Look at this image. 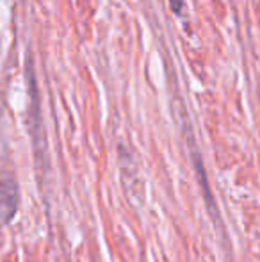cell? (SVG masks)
I'll list each match as a JSON object with an SVG mask.
<instances>
[{
    "instance_id": "1",
    "label": "cell",
    "mask_w": 260,
    "mask_h": 262,
    "mask_svg": "<svg viewBox=\"0 0 260 262\" xmlns=\"http://www.w3.org/2000/svg\"><path fill=\"white\" fill-rule=\"evenodd\" d=\"M18 182L11 171H0V223H9L20 204Z\"/></svg>"
},
{
    "instance_id": "2",
    "label": "cell",
    "mask_w": 260,
    "mask_h": 262,
    "mask_svg": "<svg viewBox=\"0 0 260 262\" xmlns=\"http://www.w3.org/2000/svg\"><path fill=\"white\" fill-rule=\"evenodd\" d=\"M184 2L185 0H170L171 9H173L177 14H182V11H184Z\"/></svg>"
}]
</instances>
